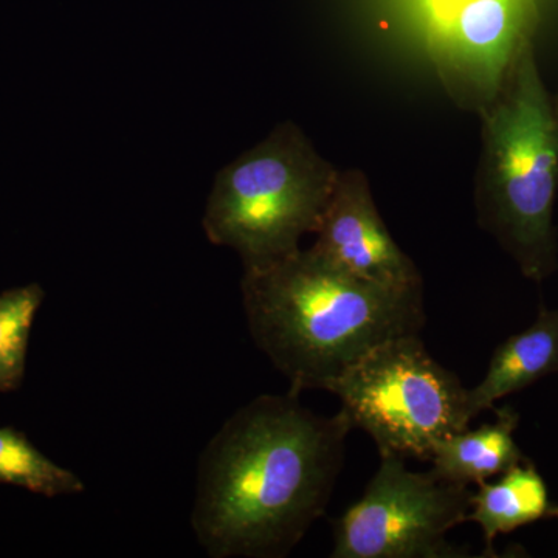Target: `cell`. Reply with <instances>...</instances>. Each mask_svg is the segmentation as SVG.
Segmentation results:
<instances>
[{
	"label": "cell",
	"mask_w": 558,
	"mask_h": 558,
	"mask_svg": "<svg viewBox=\"0 0 558 558\" xmlns=\"http://www.w3.org/2000/svg\"><path fill=\"white\" fill-rule=\"evenodd\" d=\"M339 172L284 121L219 172L205 233L213 244L236 250L244 269L284 258L304 234L317 233Z\"/></svg>",
	"instance_id": "cell-4"
},
{
	"label": "cell",
	"mask_w": 558,
	"mask_h": 558,
	"mask_svg": "<svg viewBox=\"0 0 558 558\" xmlns=\"http://www.w3.org/2000/svg\"><path fill=\"white\" fill-rule=\"evenodd\" d=\"M44 296L36 282L0 293V392L21 387L33 322Z\"/></svg>",
	"instance_id": "cell-13"
},
{
	"label": "cell",
	"mask_w": 558,
	"mask_h": 558,
	"mask_svg": "<svg viewBox=\"0 0 558 558\" xmlns=\"http://www.w3.org/2000/svg\"><path fill=\"white\" fill-rule=\"evenodd\" d=\"M312 250L352 277L395 290L424 289L413 259L381 219L362 170L340 171Z\"/></svg>",
	"instance_id": "cell-7"
},
{
	"label": "cell",
	"mask_w": 558,
	"mask_h": 558,
	"mask_svg": "<svg viewBox=\"0 0 558 558\" xmlns=\"http://www.w3.org/2000/svg\"><path fill=\"white\" fill-rule=\"evenodd\" d=\"M558 373V311L539 306L534 325L509 337L492 355L484 379L469 389L470 416L475 418L484 410H494L495 403L513 392L523 391L539 379Z\"/></svg>",
	"instance_id": "cell-8"
},
{
	"label": "cell",
	"mask_w": 558,
	"mask_h": 558,
	"mask_svg": "<svg viewBox=\"0 0 558 558\" xmlns=\"http://www.w3.org/2000/svg\"><path fill=\"white\" fill-rule=\"evenodd\" d=\"M529 35L532 28L524 21L520 0H470L459 11L453 40L465 60L484 69L494 95L510 58Z\"/></svg>",
	"instance_id": "cell-11"
},
{
	"label": "cell",
	"mask_w": 558,
	"mask_h": 558,
	"mask_svg": "<svg viewBox=\"0 0 558 558\" xmlns=\"http://www.w3.org/2000/svg\"><path fill=\"white\" fill-rule=\"evenodd\" d=\"M0 483L49 498L84 492L78 475L51 461L24 433L10 427L0 428Z\"/></svg>",
	"instance_id": "cell-12"
},
{
	"label": "cell",
	"mask_w": 558,
	"mask_h": 558,
	"mask_svg": "<svg viewBox=\"0 0 558 558\" xmlns=\"http://www.w3.org/2000/svg\"><path fill=\"white\" fill-rule=\"evenodd\" d=\"M352 427L300 395L259 396L202 451L194 534L209 557H286L326 512Z\"/></svg>",
	"instance_id": "cell-1"
},
{
	"label": "cell",
	"mask_w": 558,
	"mask_h": 558,
	"mask_svg": "<svg viewBox=\"0 0 558 558\" xmlns=\"http://www.w3.org/2000/svg\"><path fill=\"white\" fill-rule=\"evenodd\" d=\"M553 97H554V110H556V116H557V120H558V89H557V94L553 95Z\"/></svg>",
	"instance_id": "cell-14"
},
{
	"label": "cell",
	"mask_w": 558,
	"mask_h": 558,
	"mask_svg": "<svg viewBox=\"0 0 558 558\" xmlns=\"http://www.w3.org/2000/svg\"><path fill=\"white\" fill-rule=\"evenodd\" d=\"M480 113L476 219L524 277L542 282L558 269V120L532 35L521 40Z\"/></svg>",
	"instance_id": "cell-3"
},
{
	"label": "cell",
	"mask_w": 558,
	"mask_h": 558,
	"mask_svg": "<svg viewBox=\"0 0 558 558\" xmlns=\"http://www.w3.org/2000/svg\"><path fill=\"white\" fill-rule=\"evenodd\" d=\"M548 519H558V505L550 501L548 486L531 461L502 473L497 483H478L465 517L483 531L484 557H495L498 535Z\"/></svg>",
	"instance_id": "cell-10"
},
{
	"label": "cell",
	"mask_w": 558,
	"mask_h": 558,
	"mask_svg": "<svg viewBox=\"0 0 558 558\" xmlns=\"http://www.w3.org/2000/svg\"><path fill=\"white\" fill-rule=\"evenodd\" d=\"M365 494L333 523V558L462 557L447 534L465 523L473 492L405 459L380 457Z\"/></svg>",
	"instance_id": "cell-6"
},
{
	"label": "cell",
	"mask_w": 558,
	"mask_h": 558,
	"mask_svg": "<svg viewBox=\"0 0 558 558\" xmlns=\"http://www.w3.org/2000/svg\"><path fill=\"white\" fill-rule=\"evenodd\" d=\"M494 410L497 421L492 424L462 429L436 444L429 461L438 478L470 486L529 461L513 438L519 413L510 405Z\"/></svg>",
	"instance_id": "cell-9"
},
{
	"label": "cell",
	"mask_w": 558,
	"mask_h": 558,
	"mask_svg": "<svg viewBox=\"0 0 558 558\" xmlns=\"http://www.w3.org/2000/svg\"><path fill=\"white\" fill-rule=\"evenodd\" d=\"M250 336L290 391L325 389L371 349L424 328V289L395 290L352 277L314 250L244 269Z\"/></svg>",
	"instance_id": "cell-2"
},
{
	"label": "cell",
	"mask_w": 558,
	"mask_h": 558,
	"mask_svg": "<svg viewBox=\"0 0 558 558\" xmlns=\"http://www.w3.org/2000/svg\"><path fill=\"white\" fill-rule=\"evenodd\" d=\"M352 427L380 457L429 461L439 440L469 428V389L429 355L418 333L385 341L329 385Z\"/></svg>",
	"instance_id": "cell-5"
}]
</instances>
